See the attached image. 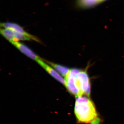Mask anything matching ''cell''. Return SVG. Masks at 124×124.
I'll list each match as a JSON object with an SVG mask.
<instances>
[{
	"mask_svg": "<svg viewBox=\"0 0 124 124\" xmlns=\"http://www.w3.org/2000/svg\"><path fill=\"white\" fill-rule=\"evenodd\" d=\"M14 31V33L15 37L17 41L19 40H30V38L27 37L25 35H23L22 33H20V32H18L17 31Z\"/></svg>",
	"mask_w": 124,
	"mask_h": 124,
	"instance_id": "10",
	"label": "cell"
},
{
	"mask_svg": "<svg viewBox=\"0 0 124 124\" xmlns=\"http://www.w3.org/2000/svg\"><path fill=\"white\" fill-rule=\"evenodd\" d=\"M79 70L76 69H70L69 73L65 77L66 86L70 93L76 96H82L77 83L76 76L79 73Z\"/></svg>",
	"mask_w": 124,
	"mask_h": 124,
	"instance_id": "2",
	"label": "cell"
},
{
	"mask_svg": "<svg viewBox=\"0 0 124 124\" xmlns=\"http://www.w3.org/2000/svg\"><path fill=\"white\" fill-rule=\"evenodd\" d=\"M78 85L82 95L85 94L89 96L91 90V85L87 72L80 70L76 76Z\"/></svg>",
	"mask_w": 124,
	"mask_h": 124,
	"instance_id": "3",
	"label": "cell"
},
{
	"mask_svg": "<svg viewBox=\"0 0 124 124\" xmlns=\"http://www.w3.org/2000/svg\"><path fill=\"white\" fill-rule=\"evenodd\" d=\"M48 62L63 76L64 77V78L67 76L70 70V69L66 67L63 66L59 64H55L51 62Z\"/></svg>",
	"mask_w": 124,
	"mask_h": 124,
	"instance_id": "9",
	"label": "cell"
},
{
	"mask_svg": "<svg viewBox=\"0 0 124 124\" xmlns=\"http://www.w3.org/2000/svg\"><path fill=\"white\" fill-rule=\"evenodd\" d=\"M37 62L54 78L64 85H66V81L65 79H63L55 70L43 62L41 59H38Z\"/></svg>",
	"mask_w": 124,
	"mask_h": 124,
	"instance_id": "5",
	"label": "cell"
},
{
	"mask_svg": "<svg viewBox=\"0 0 124 124\" xmlns=\"http://www.w3.org/2000/svg\"><path fill=\"white\" fill-rule=\"evenodd\" d=\"M107 0H101V2L102 3L104 2V1H106Z\"/></svg>",
	"mask_w": 124,
	"mask_h": 124,
	"instance_id": "11",
	"label": "cell"
},
{
	"mask_svg": "<svg viewBox=\"0 0 124 124\" xmlns=\"http://www.w3.org/2000/svg\"><path fill=\"white\" fill-rule=\"evenodd\" d=\"M0 26L3 28H9V29H13L14 31H17L18 32L22 33L27 37H29L31 39H32L37 42H40V41L38 39V38L27 32L24 31L22 27L17 23L9 22L1 23Z\"/></svg>",
	"mask_w": 124,
	"mask_h": 124,
	"instance_id": "4",
	"label": "cell"
},
{
	"mask_svg": "<svg viewBox=\"0 0 124 124\" xmlns=\"http://www.w3.org/2000/svg\"><path fill=\"white\" fill-rule=\"evenodd\" d=\"M75 113L78 121L91 124H100L95 106L90 99L86 97L76 96Z\"/></svg>",
	"mask_w": 124,
	"mask_h": 124,
	"instance_id": "1",
	"label": "cell"
},
{
	"mask_svg": "<svg viewBox=\"0 0 124 124\" xmlns=\"http://www.w3.org/2000/svg\"><path fill=\"white\" fill-rule=\"evenodd\" d=\"M102 3L101 0H76V7L80 9L94 8Z\"/></svg>",
	"mask_w": 124,
	"mask_h": 124,
	"instance_id": "6",
	"label": "cell"
},
{
	"mask_svg": "<svg viewBox=\"0 0 124 124\" xmlns=\"http://www.w3.org/2000/svg\"><path fill=\"white\" fill-rule=\"evenodd\" d=\"M0 32L2 36L11 43L14 41H17L16 39L14 31L13 29L9 28H1L0 30Z\"/></svg>",
	"mask_w": 124,
	"mask_h": 124,
	"instance_id": "8",
	"label": "cell"
},
{
	"mask_svg": "<svg viewBox=\"0 0 124 124\" xmlns=\"http://www.w3.org/2000/svg\"><path fill=\"white\" fill-rule=\"evenodd\" d=\"M12 44L18 49L21 52L26 55L30 58L37 61L40 58L27 46L23 44L18 42V41H14Z\"/></svg>",
	"mask_w": 124,
	"mask_h": 124,
	"instance_id": "7",
	"label": "cell"
}]
</instances>
